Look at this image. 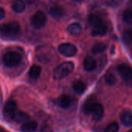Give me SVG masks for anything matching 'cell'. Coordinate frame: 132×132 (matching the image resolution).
Here are the masks:
<instances>
[{"instance_id":"obj_1","label":"cell","mask_w":132,"mask_h":132,"mask_svg":"<svg viewBox=\"0 0 132 132\" xmlns=\"http://www.w3.org/2000/svg\"><path fill=\"white\" fill-rule=\"evenodd\" d=\"M75 68L72 61H64L60 64L54 72V78L55 79H61L71 74Z\"/></svg>"},{"instance_id":"obj_2","label":"cell","mask_w":132,"mask_h":132,"mask_svg":"<svg viewBox=\"0 0 132 132\" xmlns=\"http://www.w3.org/2000/svg\"><path fill=\"white\" fill-rule=\"evenodd\" d=\"M20 25L18 22H10L0 25V36L2 37H13L19 34Z\"/></svg>"},{"instance_id":"obj_3","label":"cell","mask_w":132,"mask_h":132,"mask_svg":"<svg viewBox=\"0 0 132 132\" xmlns=\"http://www.w3.org/2000/svg\"><path fill=\"white\" fill-rule=\"evenodd\" d=\"M22 57L16 51H8L3 56V63L7 67H15L21 61Z\"/></svg>"},{"instance_id":"obj_4","label":"cell","mask_w":132,"mask_h":132,"mask_svg":"<svg viewBox=\"0 0 132 132\" xmlns=\"http://www.w3.org/2000/svg\"><path fill=\"white\" fill-rule=\"evenodd\" d=\"M31 24L36 29H40L46 24L47 16L42 11L36 12L31 17Z\"/></svg>"},{"instance_id":"obj_5","label":"cell","mask_w":132,"mask_h":132,"mask_svg":"<svg viewBox=\"0 0 132 132\" xmlns=\"http://www.w3.org/2000/svg\"><path fill=\"white\" fill-rule=\"evenodd\" d=\"M58 51L64 56L73 57L77 54V47L71 43H63L59 45Z\"/></svg>"},{"instance_id":"obj_6","label":"cell","mask_w":132,"mask_h":132,"mask_svg":"<svg viewBox=\"0 0 132 132\" xmlns=\"http://www.w3.org/2000/svg\"><path fill=\"white\" fill-rule=\"evenodd\" d=\"M117 71L120 76L127 82H130L132 80V69L130 66L120 64L117 66Z\"/></svg>"},{"instance_id":"obj_7","label":"cell","mask_w":132,"mask_h":132,"mask_svg":"<svg viewBox=\"0 0 132 132\" xmlns=\"http://www.w3.org/2000/svg\"><path fill=\"white\" fill-rule=\"evenodd\" d=\"M103 112H104V110H103V106L100 103L96 102L93 105V106L90 110L89 114H91V116L94 120H100L103 116Z\"/></svg>"},{"instance_id":"obj_8","label":"cell","mask_w":132,"mask_h":132,"mask_svg":"<svg viewBox=\"0 0 132 132\" xmlns=\"http://www.w3.org/2000/svg\"><path fill=\"white\" fill-rule=\"evenodd\" d=\"M57 103L61 108H69L73 103V100L71 96L68 95L61 94L58 96L57 100Z\"/></svg>"},{"instance_id":"obj_9","label":"cell","mask_w":132,"mask_h":132,"mask_svg":"<svg viewBox=\"0 0 132 132\" xmlns=\"http://www.w3.org/2000/svg\"><path fill=\"white\" fill-rule=\"evenodd\" d=\"M17 111V105L16 103L13 100H10L6 102V103L4 106L3 112L5 115H6L9 117H12L13 115Z\"/></svg>"},{"instance_id":"obj_10","label":"cell","mask_w":132,"mask_h":132,"mask_svg":"<svg viewBox=\"0 0 132 132\" xmlns=\"http://www.w3.org/2000/svg\"><path fill=\"white\" fill-rule=\"evenodd\" d=\"M106 33L107 26L104 23L103 21L92 27V35L93 36H103Z\"/></svg>"},{"instance_id":"obj_11","label":"cell","mask_w":132,"mask_h":132,"mask_svg":"<svg viewBox=\"0 0 132 132\" xmlns=\"http://www.w3.org/2000/svg\"><path fill=\"white\" fill-rule=\"evenodd\" d=\"M49 14L54 19H60L64 15V11L61 6L58 5H54L50 8Z\"/></svg>"},{"instance_id":"obj_12","label":"cell","mask_w":132,"mask_h":132,"mask_svg":"<svg viewBox=\"0 0 132 132\" xmlns=\"http://www.w3.org/2000/svg\"><path fill=\"white\" fill-rule=\"evenodd\" d=\"M120 119L121 123L124 126L126 127L132 126V112L129 110H124L121 112L120 115Z\"/></svg>"},{"instance_id":"obj_13","label":"cell","mask_w":132,"mask_h":132,"mask_svg":"<svg viewBox=\"0 0 132 132\" xmlns=\"http://www.w3.org/2000/svg\"><path fill=\"white\" fill-rule=\"evenodd\" d=\"M13 120H14L16 123H25L29 120L30 116L23 111H19L17 110L11 117Z\"/></svg>"},{"instance_id":"obj_14","label":"cell","mask_w":132,"mask_h":132,"mask_svg":"<svg viewBox=\"0 0 132 132\" xmlns=\"http://www.w3.org/2000/svg\"><path fill=\"white\" fill-rule=\"evenodd\" d=\"M83 66H84V69L86 71L92 72L94 69H96V66H97V62L93 57L89 56L85 58L84 62H83Z\"/></svg>"},{"instance_id":"obj_15","label":"cell","mask_w":132,"mask_h":132,"mask_svg":"<svg viewBox=\"0 0 132 132\" xmlns=\"http://www.w3.org/2000/svg\"><path fill=\"white\" fill-rule=\"evenodd\" d=\"M37 123L34 120H28L21 126L22 132H35L37 129Z\"/></svg>"},{"instance_id":"obj_16","label":"cell","mask_w":132,"mask_h":132,"mask_svg":"<svg viewBox=\"0 0 132 132\" xmlns=\"http://www.w3.org/2000/svg\"><path fill=\"white\" fill-rule=\"evenodd\" d=\"M12 9L14 12L20 13L24 12L26 9V3L24 0H14L12 3Z\"/></svg>"},{"instance_id":"obj_17","label":"cell","mask_w":132,"mask_h":132,"mask_svg":"<svg viewBox=\"0 0 132 132\" xmlns=\"http://www.w3.org/2000/svg\"><path fill=\"white\" fill-rule=\"evenodd\" d=\"M67 30L69 34L72 36H77L82 32V26L79 23H72L68 27Z\"/></svg>"},{"instance_id":"obj_18","label":"cell","mask_w":132,"mask_h":132,"mask_svg":"<svg viewBox=\"0 0 132 132\" xmlns=\"http://www.w3.org/2000/svg\"><path fill=\"white\" fill-rule=\"evenodd\" d=\"M41 73V68L37 64H34L29 71V76L33 79H37L39 78Z\"/></svg>"},{"instance_id":"obj_19","label":"cell","mask_w":132,"mask_h":132,"mask_svg":"<svg viewBox=\"0 0 132 132\" xmlns=\"http://www.w3.org/2000/svg\"><path fill=\"white\" fill-rule=\"evenodd\" d=\"M72 88H73L74 91H75L77 94L81 95V94H82V93L86 91V84H85L83 82L77 81V82H76L73 84Z\"/></svg>"},{"instance_id":"obj_20","label":"cell","mask_w":132,"mask_h":132,"mask_svg":"<svg viewBox=\"0 0 132 132\" xmlns=\"http://www.w3.org/2000/svg\"><path fill=\"white\" fill-rule=\"evenodd\" d=\"M101 22H103V20L98 15H96V14L89 15V23L92 27L97 25L98 23H100Z\"/></svg>"},{"instance_id":"obj_21","label":"cell","mask_w":132,"mask_h":132,"mask_svg":"<svg viewBox=\"0 0 132 132\" xmlns=\"http://www.w3.org/2000/svg\"><path fill=\"white\" fill-rule=\"evenodd\" d=\"M96 103L95 100L91 97V98H89L86 103H84V106H83V111L86 114H89V112H90V110L93 106V105Z\"/></svg>"},{"instance_id":"obj_22","label":"cell","mask_w":132,"mask_h":132,"mask_svg":"<svg viewBox=\"0 0 132 132\" xmlns=\"http://www.w3.org/2000/svg\"><path fill=\"white\" fill-rule=\"evenodd\" d=\"M106 49V45L104 43L99 42L94 44V46L92 48V51L93 53H100V52L104 51Z\"/></svg>"},{"instance_id":"obj_23","label":"cell","mask_w":132,"mask_h":132,"mask_svg":"<svg viewBox=\"0 0 132 132\" xmlns=\"http://www.w3.org/2000/svg\"><path fill=\"white\" fill-rule=\"evenodd\" d=\"M123 19L127 23L132 24V10H126L123 13Z\"/></svg>"},{"instance_id":"obj_24","label":"cell","mask_w":132,"mask_h":132,"mask_svg":"<svg viewBox=\"0 0 132 132\" xmlns=\"http://www.w3.org/2000/svg\"><path fill=\"white\" fill-rule=\"evenodd\" d=\"M123 40L126 44H130L132 42V30H127L123 34Z\"/></svg>"},{"instance_id":"obj_25","label":"cell","mask_w":132,"mask_h":132,"mask_svg":"<svg viewBox=\"0 0 132 132\" xmlns=\"http://www.w3.org/2000/svg\"><path fill=\"white\" fill-rule=\"evenodd\" d=\"M117 79L115 76L112 73H108L105 76V82L109 86H113L116 83Z\"/></svg>"},{"instance_id":"obj_26","label":"cell","mask_w":132,"mask_h":132,"mask_svg":"<svg viewBox=\"0 0 132 132\" xmlns=\"http://www.w3.org/2000/svg\"><path fill=\"white\" fill-rule=\"evenodd\" d=\"M119 130V125L117 122H112L107 125L104 132H117Z\"/></svg>"},{"instance_id":"obj_27","label":"cell","mask_w":132,"mask_h":132,"mask_svg":"<svg viewBox=\"0 0 132 132\" xmlns=\"http://www.w3.org/2000/svg\"><path fill=\"white\" fill-rule=\"evenodd\" d=\"M5 15H6V12H5L4 9L0 7V20H2L5 17Z\"/></svg>"},{"instance_id":"obj_28","label":"cell","mask_w":132,"mask_h":132,"mask_svg":"<svg viewBox=\"0 0 132 132\" xmlns=\"http://www.w3.org/2000/svg\"><path fill=\"white\" fill-rule=\"evenodd\" d=\"M0 132H4L3 129H2V128H0Z\"/></svg>"},{"instance_id":"obj_29","label":"cell","mask_w":132,"mask_h":132,"mask_svg":"<svg viewBox=\"0 0 132 132\" xmlns=\"http://www.w3.org/2000/svg\"><path fill=\"white\" fill-rule=\"evenodd\" d=\"M74 1H76V2H81V1H82V0H74Z\"/></svg>"},{"instance_id":"obj_30","label":"cell","mask_w":132,"mask_h":132,"mask_svg":"<svg viewBox=\"0 0 132 132\" xmlns=\"http://www.w3.org/2000/svg\"><path fill=\"white\" fill-rule=\"evenodd\" d=\"M128 132H132V130H130V131H128Z\"/></svg>"}]
</instances>
